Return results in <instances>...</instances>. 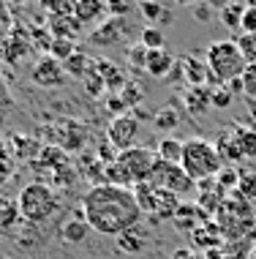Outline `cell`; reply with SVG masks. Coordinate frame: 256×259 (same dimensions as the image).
Listing matches in <instances>:
<instances>
[{"label":"cell","instance_id":"6da1fadb","mask_svg":"<svg viewBox=\"0 0 256 259\" xmlns=\"http://www.w3.org/2000/svg\"><path fill=\"white\" fill-rule=\"evenodd\" d=\"M82 215L90 224V229L98 235L120 237L123 232L139 227L142 221V207L134 197V188H120V186H93L82 197Z\"/></svg>","mask_w":256,"mask_h":259},{"label":"cell","instance_id":"7a4b0ae2","mask_svg":"<svg viewBox=\"0 0 256 259\" xmlns=\"http://www.w3.org/2000/svg\"><path fill=\"white\" fill-rule=\"evenodd\" d=\"M204 63H207V74H210L207 88H226L229 82L240 79L248 66L237 41H232V38L213 41L204 52Z\"/></svg>","mask_w":256,"mask_h":259},{"label":"cell","instance_id":"3957f363","mask_svg":"<svg viewBox=\"0 0 256 259\" xmlns=\"http://www.w3.org/2000/svg\"><path fill=\"white\" fill-rule=\"evenodd\" d=\"M180 166H183V172L188 175L193 183H207V180H216L226 164L221 158L216 142H210L204 137H191L183 142Z\"/></svg>","mask_w":256,"mask_h":259},{"label":"cell","instance_id":"277c9868","mask_svg":"<svg viewBox=\"0 0 256 259\" xmlns=\"http://www.w3.org/2000/svg\"><path fill=\"white\" fill-rule=\"evenodd\" d=\"M17 207H19V215L30 224H41L46 219H52L55 213L60 210V197L55 194L52 186L41 183H27L17 197Z\"/></svg>","mask_w":256,"mask_h":259},{"label":"cell","instance_id":"5b68a950","mask_svg":"<svg viewBox=\"0 0 256 259\" xmlns=\"http://www.w3.org/2000/svg\"><path fill=\"white\" fill-rule=\"evenodd\" d=\"M134 197L139 202L142 213L147 215H156V219H175V213L180 210V197L169 191H161V188H156L153 183H139L134 186Z\"/></svg>","mask_w":256,"mask_h":259},{"label":"cell","instance_id":"8992f818","mask_svg":"<svg viewBox=\"0 0 256 259\" xmlns=\"http://www.w3.org/2000/svg\"><path fill=\"white\" fill-rule=\"evenodd\" d=\"M147 183H153L156 188H161V191H169L175 194V197H188V194L193 191V180L188 178V175L183 172V166L180 164H167V161L158 158L156 169L153 175H150Z\"/></svg>","mask_w":256,"mask_h":259},{"label":"cell","instance_id":"52a82bcc","mask_svg":"<svg viewBox=\"0 0 256 259\" xmlns=\"http://www.w3.org/2000/svg\"><path fill=\"white\" fill-rule=\"evenodd\" d=\"M117 161L126 166V172L131 175L134 186H139V183H147L150 180V175H153L156 164H158V153L150 148H131L126 153H120Z\"/></svg>","mask_w":256,"mask_h":259},{"label":"cell","instance_id":"ba28073f","mask_svg":"<svg viewBox=\"0 0 256 259\" xmlns=\"http://www.w3.org/2000/svg\"><path fill=\"white\" fill-rule=\"evenodd\" d=\"M136 137H139V120L131 112H126L120 117H112V123L107 128V139L117 153H126L131 148H136Z\"/></svg>","mask_w":256,"mask_h":259},{"label":"cell","instance_id":"9c48e42d","mask_svg":"<svg viewBox=\"0 0 256 259\" xmlns=\"http://www.w3.org/2000/svg\"><path fill=\"white\" fill-rule=\"evenodd\" d=\"M30 79H33V85H38V88H60L66 82V68H63V63H58L55 58H49V55H44V58L33 66Z\"/></svg>","mask_w":256,"mask_h":259},{"label":"cell","instance_id":"30bf717a","mask_svg":"<svg viewBox=\"0 0 256 259\" xmlns=\"http://www.w3.org/2000/svg\"><path fill=\"white\" fill-rule=\"evenodd\" d=\"M123 30H126V19H107V22H101L95 27L93 33H90V44L95 47H112L117 41L123 38Z\"/></svg>","mask_w":256,"mask_h":259},{"label":"cell","instance_id":"8fae6325","mask_svg":"<svg viewBox=\"0 0 256 259\" xmlns=\"http://www.w3.org/2000/svg\"><path fill=\"white\" fill-rule=\"evenodd\" d=\"M180 71L188 79V88H207L210 74H207L204 58H199V55H185V58L180 60Z\"/></svg>","mask_w":256,"mask_h":259},{"label":"cell","instance_id":"7c38bea8","mask_svg":"<svg viewBox=\"0 0 256 259\" xmlns=\"http://www.w3.org/2000/svg\"><path fill=\"white\" fill-rule=\"evenodd\" d=\"M175 66H177V60L172 58L169 50H153V52H147V60H144V71L150 76H156V79L169 76L175 71Z\"/></svg>","mask_w":256,"mask_h":259},{"label":"cell","instance_id":"4fadbf2b","mask_svg":"<svg viewBox=\"0 0 256 259\" xmlns=\"http://www.w3.org/2000/svg\"><path fill=\"white\" fill-rule=\"evenodd\" d=\"M144 248H147V235H144L142 227H134L117 237V251L120 254H142Z\"/></svg>","mask_w":256,"mask_h":259},{"label":"cell","instance_id":"5bb4252c","mask_svg":"<svg viewBox=\"0 0 256 259\" xmlns=\"http://www.w3.org/2000/svg\"><path fill=\"white\" fill-rule=\"evenodd\" d=\"M95 71H98V76L104 79L107 90H123L126 88V74H123L112 60H95Z\"/></svg>","mask_w":256,"mask_h":259},{"label":"cell","instance_id":"9a60e30c","mask_svg":"<svg viewBox=\"0 0 256 259\" xmlns=\"http://www.w3.org/2000/svg\"><path fill=\"white\" fill-rule=\"evenodd\" d=\"M104 14H107V6L98 3V0H79V3H74V19L79 25L98 22Z\"/></svg>","mask_w":256,"mask_h":259},{"label":"cell","instance_id":"2e32d148","mask_svg":"<svg viewBox=\"0 0 256 259\" xmlns=\"http://www.w3.org/2000/svg\"><path fill=\"white\" fill-rule=\"evenodd\" d=\"M185 107L191 115H204L213 107V90L210 88H188L185 93Z\"/></svg>","mask_w":256,"mask_h":259},{"label":"cell","instance_id":"e0dca14e","mask_svg":"<svg viewBox=\"0 0 256 259\" xmlns=\"http://www.w3.org/2000/svg\"><path fill=\"white\" fill-rule=\"evenodd\" d=\"M79 30H82V25L74 17H49V33H52V38H68V41H74V38L79 36Z\"/></svg>","mask_w":256,"mask_h":259},{"label":"cell","instance_id":"ac0fdd59","mask_svg":"<svg viewBox=\"0 0 256 259\" xmlns=\"http://www.w3.org/2000/svg\"><path fill=\"white\" fill-rule=\"evenodd\" d=\"M90 232V224L85 221V215H74V219H68L63 227H60V237H63L66 243H82Z\"/></svg>","mask_w":256,"mask_h":259},{"label":"cell","instance_id":"d6986e66","mask_svg":"<svg viewBox=\"0 0 256 259\" xmlns=\"http://www.w3.org/2000/svg\"><path fill=\"white\" fill-rule=\"evenodd\" d=\"M234 142H237L243 158H253L256 156V128H245V125H229Z\"/></svg>","mask_w":256,"mask_h":259},{"label":"cell","instance_id":"ffe728a7","mask_svg":"<svg viewBox=\"0 0 256 259\" xmlns=\"http://www.w3.org/2000/svg\"><path fill=\"white\" fill-rule=\"evenodd\" d=\"M93 63H95V60H90L82 50H77V52L71 55V58L63 63L66 76H77V79H85V74L90 71V68H93Z\"/></svg>","mask_w":256,"mask_h":259},{"label":"cell","instance_id":"44dd1931","mask_svg":"<svg viewBox=\"0 0 256 259\" xmlns=\"http://www.w3.org/2000/svg\"><path fill=\"white\" fill-rule=\"evenodd\" d=\"M158 158L161 161H167V164H180V158H183V142L175 137H164L161 142H158Z\"/></svg>","mask_w":256,"mask_h":259},{"label":"cell","instance_id":"7402d4cb","mask_svg":"<svg viewBox=\"0 0 256 259\" xmlns=\"http://www.w3.org/2000/svg\"><path fill=\"white\" fill-rule=\"evenodd\" d=\"M139 11L144 14L147 19V27H156V25H167L172 22V11L164 9L161 3H139Z\"/></svg>","mask_w":256,"mask_h":259},{"label":"cell","instance_id":"603a6c76","mask_svg":"<svg viewBox=\"0 0 256 259\" xmlns=\"http://www.w3.org/2000/svg\"><path fill=\"white\" fill-rule=\"evenodd\" d=\"M248 6L243 3H226V6H221V22H224L226 27H240V22H243V14H245Z\"/></svg>","mask_w":256,"mask_h":259},{"label":"cell","instance_id":"cb8c5ba5","mask_svg":"<svg viewBox=\"0 0 256 259\" xmlns=\"http://www.w3.org/2000/svg\"><path fill=\"white\" fill-rule=\"evenodd\" d=\"M177 123H180V115L172 107H164L153 115V125L158 131H172V128H177Z\"/></svg>","mask_w":256,"mask_h":259},{"label":"cell","instance_id":"d4e9b609","mask_svg":"<svg viewBox=\"0 0 256 259\" xmlns=\"http://www.w3.org/2000/svg\"><path fill=\"white\" fill-rule=\"evenodd\" d=\"M74 52H77V44H74V41H68V38H52L49 58H55L58 63H66Z\"/></svg>","mask_w":256,"mask_h":259},{"label":"cell","instance_id":"484cf974","mask_svg":"<svg viewBox=\"0 0 256 259\" xmlns=\"http://www.w3.org/2000/svg\"><path fill=\"white\" fill-rule=\"evenodd\" d=\"M139 44H142L147 52H153V50H164L167 38H164V33L158 30V27H144L142 36H139Z\"/></svg>","mask_w":256,"mask_h":259},{"label":"cell","instance_id":"4316f807","mask_svg":"<svg viewBox=\"0 0 256 259\" xmlns=\"http://www.w3.org/2000/svg\"><path fill=\"white\" fill-rule=\"evenodd\" d=\"M22 219L19 215V207H17V202H3L0 199V229H11V227H17V221Z\"/></svg>","mask_w":256,"mask_h":259},{"label":"cell","instance_id":"83f0119b","mask_svg":"<svg viewBox=\"0 0 256 259\" xmlns=\"http://www.w3.org/2000/svg\"><path fill=\"white\" fill-rule=\"evenodd\" d=\"M82 85H85V90L90 96H101L104 90H107V85H104V79L98 76V71H95V63H93V68L85 74V79H82Z\"/></svg>","mask_w":256,"mask_h":259},{"label":"cell","instance_id":"f1b7e54d","mask_svg":"<svg viewBox=\"0 0 256 259\" xmlns=\"http://www.w3.org/2000/svg\"><path fill=\"white\" fill-rule=\"evenodd\" d=\"M213 183L218 186V191H221V194H224V191H229L232 186H237V183H240V175L234 172V169H229V166H224V169H221V175H218L216 180H213Z\"/></svg>","mask_w":256,"mask_h":259},{"label":"cell","instance_id":"f546056e","mask_svg":"<svg viewBox=\"0 0 256 259\" xmlns=\"http://www.w3.org/2000/svg\"><path fill=\"white\" fill-rule=\"evenodd\" d=\"M120 99H123V104H126L128 109H136V107H139V101H142V90H139V85L128 82V85L120 90Z\"/></svg>","mask_w":256,"mask_h":259},{"label":"cell","instance_id":"4dcf8cb0","mask_svg":"<svg viewBox=\"0 0 256 259\" xmlns=\"http://www.w3.org/2000/svg\"><path fill=\"white\" fill-rule=\"evenodd\" d=\"M240 47V52H243L245 63H256V36H248V33H243L240 38H234Z\"/></svg>","mask_w":256,"mask_h":259},{"label":"cell","instance_id":"1f68e13d","mask_svg":"<svg viewBox=\"0 0 256 259\" xmlns=\"http://www.w3.org/2000/svg\"><path fill=\"white\" fill-rule=\"evenodd\" d=\"M240 82H243V93L256 96V63H248L243 76H240Z\"/></svg>","mask_w":256,"mask_h":259},{"label":"cell","instance_id":"d6a6232c","mask_svg":"<svg viewBox=\"0 0 256 259\" xmlns=\"http://www.w3.org/2000/svg\"><path fill=\"white\" fill-rule=\"evenodd\" d=\"M210 90H213V107L216 109H226L234 99V93L229 88H210Z\"/></svg>","mask_w":256,"mask_h":259},{"label":"cell","instance_id":"836d02e7","mask_svg":"<svg viewBox=\"0 0 256 259\" xmlns=\"http://www.w3.org/2000/svg\"><path fill=\"white\" fill-rule=\"evenodd\" d=\"M240 27H243V33H248V36H256V6H248L245 9Z\"/></svg>","mask_w":256,"mask_h":259},{"label":"cell","instance_id":"e575fe53","mask_svg":"<svg viewBox=\"0 0 256 259\" xmlns=\"http://www.w3.org/2000/svg\"><path fill=\"white\" fill-rule=\"evenodd\" d=\"M128 60H131V66L134 68H144V60H147V50H144L142 44H134L128 50Z\"/></svg>","mask_w":256,"mask_h":259},{"label":"cell","instance_id":"d590c367","mask_svg":"<svg viewBox=\"0 0 256 259\" xmlns=\"http://www.w3.org/2000/svg\"><path fill=\"white\" fill-rule=\"evenodd\" d=\"M107 107H109V112H115V117H120V115H126V104H123V99L120 96H112V99L107 101Z\"/></svg>","mask_w":256,"mask_h":259},{"label":"cell","instance_id":"8d00e7d4","mask_svg":"<svg viewBox=\"0 0 256 259\" xmlns=\"http://www.w3.org/2000/svg\"><path fill=\"white\" fill-rule=\"evenodd\" d=\"M107 11L115 14V19H123V17H126V14L131 11V6H128V3H109Z\"/></svg>","mask_w":256,"mask_h":259},{"label":"cell","instance_id":"74e56055","mask_svg":"<svg viewBox=\"0 0 256 259\" xmlns=\"http://www.w3.org/2000/svg\"><path fill=\"white\" fill-rule=\"evenodd\" d=\"M6 178H11V161L6 156V150L0 153V183H6Z\"/></svg>","mask_w":256,"mask_h":259},{"label":"cell","instance_id":"f35d334b","mask_svg":"<svg viewBox=\"0 0 256 259\" xmlns=\"http://www.w3.org/2000/svg\"><path fill=\"white\" fill-rule=\"evenodd\" d=\"M169 259H202V256H199L196 251H191V248H177Z\"/></svg>","mask_w":256,"mask_h":259},{"label":"cell","instance_id":"ab89813d","mask_svg":"<svg viewBox=\"0 0 256 259\" xmlns=\"http://www.w3.org/2000/svg\"><path fill=\"white\" fill-rule=\"evenodd\" d=\"M193 14H196L199 22H207V19H210V14H213V9H210V6H196V9H193Z\"/></svg>","mask_w":256,"mask_h":259},{"label":"cell","instance_id":"60d3db41","mask_svg":"<svg viewBox=\"0 0 256 259\" xmlns=\"http://www.w3.org/2000/svg\"><path fill=\"white\" fill-rule=\"evenodd\" d=\"M0 107H9L11 109V99H9V90H6L3 76H0Z\"/></svg>","mask_w":256,"mask_h":259},{"label":"cell","instance_id":"b9f144b4","mask_svg":"<svg viewBox=\"0 0 256 259\" xmlns=\"http://www.w3.org/2000/svg\"><path fill=\"white\" fill-rule=\"evenodd\" d=\"M6 259H14V256H6Z\"/></svg>","mask_w":256,"mask_h":259}]
</instances>
